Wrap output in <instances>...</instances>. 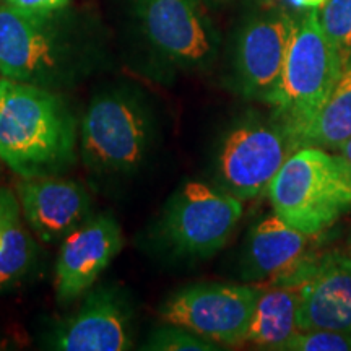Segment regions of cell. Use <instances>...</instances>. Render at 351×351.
Masks as SVG:
<instances>
[{
    "instance_id": "cell-14",
    "label": "cell",
    "mask_w": 351,
    "mask_h": 351,
    "mask_svg": "<svg viewBox=\"0 0 351 351\" xmlns=\"http://www.w3.org/2000/svg\"><path fill=\"white\" fill-rule=\"evenodd\" d=\"M19 200L26 221L44 243H59L90 218L91 199L75 181L41 176L19 184Z\"/></svg>"
},
{
    "instance_id": "cell-19",
    "label": "cell",
    "mask_w": 351,
    "mask_h": 351,
    "mask_svg": "<svg viewBox=\"0 0 351 351\" xmlns=\"http://www.w3.org/2000/svg\"><path fill=\"white\" fill-rule=\"evenodd\" d=\"M324 33L341 62L351 59V0H327L319 8Z\"/></svg>"
},
{
    "instance_id": "cell-3",
    "label": "cell",
    "mask_w": 351,
    "mask_h": 351,
    "mask_svg": "<svg viewBox=\"0 0 351 351\" xmlns=\"http://www.w3.org/2000/svg\"><path fill=\"white\" fill-rule=\"evenodd\" d=\"M341 67L343 62L320 25L319 10L296 16L282 77L267 99L274 117L291 134L296 147L332 93Z\"/></svg>"
},
{
    "instance_id": "cell-5",
    "label": "cell",
    "mask_w": 351,
    "mask_h": 351,
    "mask_svg": "<svg viewBox=\"0 0 351 351\" xmlns=\"http://www.w3.org/2000/svg\"><path fill=\"white\" fill-rule=\"evenodd\" d=\"M298 150L291 134L271 119L247 117L223 135L215 158L219 189L239 200H254L269 187L287 160Z\"/></svg>"
},
{
    "instance_id": "cell-12",
    "label": "cell",
    "mask_w": 351,
    "mask_h": 351,
    "mask_svg": "<svg viewBox=\"0 0 351 351\" xmlns=\"http://www.w3.org/2000/svg\"><path fill=\"white\" fill-rule=\"evenodd\" d=\"M122 249L119 223L111 215H96L62 241L56 262L54 288L59 302L86 293Z\"/></svg>"
},
{
    "instance_id": "cell-16",
    "label": "cell",
    "mask_w": 351,
    "mask_h": 351,
    "mask_svg": "<svg viewBox=\"0 0 351 351\" xmlns=\"http://www.w3.org/2000/svg\"><path fill=\"white\" fill-rule=\"evenodd\" d=\"M254 285L258 287V296L245 341L257 348L280 351L285 341L300 330L301 289L287 285Z\"/></svg>"
},
{
    "instance_id": "cell-2",
    "label": "cell",
    "mask_w": 351,
    "mask_h": 351,
    "mask_svg": "<svg viewBox=\"0 0 351 351\" xmlns=\"http://www.w3.org/2000/svg\"><path fill=\"white\" fill-rule=\"evenodd\" d=\"M274 213L309 236L322 234L351 212V163L340 153L300 148L269 187Z\"/></svg>"
},
{
    "instance_id": "cell-13",
    "label": "cell",
    "mask_w": 351,
    "mask_h": 351,
    "mask_svg": "<svg viewBox=\"0 0 351 351\" xmlns=\"http://www.w3.org/2000/svg\"><path fill=\"white\" fill-rule=\"evenodd\" d=\"M130 345V311L119 293L108 288L90 293L47 340V348L60 351H124Z\"/></svg>"
},
{
    "instance_id": "cell-8",
    "label": "cell",
    "mask_w": 351,
    "mask_h": 351,
    "mask_svg": "<svg viewBox=\"0 0 351 351\" xmlns=\"http://www.w3.org/2000/svg\"><path fill=\"white\" fill-rule=\"evenodd\" d=\"M257 296V285H192L166 300L161 317L218 345H239L245 341Z\"/></svg>"
},
{
    "instance_id": "cell-25",
    "label": "cell",
    "mask_w": 351,
    "mask_h": 351,
    "mask_svg": "<svg viewBox=\"0 0 351 351\" xmlns=\"http://www.w3.org/2000/svg\"><path fill=\"white\" fill-rule=\"evenodd\" d=\"M337 153H340L341 156H345L346 160H348L350 163H351V138L348 140V142H345L343 145H341V147L339 148V152H337Z\"/></svg>"
},
{
    "instance_id": "cell-6",
    "label": "cell",
    "mask_w": 351,
    "mask_h": 351,
    "mask_svg": "<svg viewBox=\"0 0 351 351\" xmlns=\"http://www.w3.org/2000/svg\"><path fill=\"white\" fill-rule=\"evenodd\" d=\"M59 20L60 13L38 19L0 3V75L49 90L72 75L73 44Z\"/></svg>"
},
{
    "instance_id": "cell-17",
    "label": "cell",
    "mask_w": 351,
    "mask_h": 351,
    "mask_svg": "<svg viewBox=\"0 0 351 351\" xmlns=\"http://www.w3.org/2000/svg\"><path fill=\"white\" fill-rule=\"evenodd\" d=\"M351 138V59L343 64L332 93L301 134L298 147L339 152ZM298 148V150H300Z\"/></svg>"
},
{
    "instance_id": "cell-20",
    "label": "cell",
    "mask_w": 351,
    "mask_h": 351,
    "mask_svg": "<svg viewBox=\"0 0 351 351\" xmlns=\"http://www.w3.org/2000/svg\"><path fill=\"white\" fill-rule=\"evenodd\" d=\"M152 351H215L218 343L205 339L186 327L166 322L165 327L156 328L142 346Z\"/></svg>"
},
{
    "instance_id": "cell-22",
    "label": "cell",
    "mask_w": 351,
    "mask_h": 351,
    "mask_svg": "<svg viewBox=\"0 0 351 351\" xmlns=\"http://www.w3.org/2000/svg\"><path fill=\"white\" fill-rule=\"evenodd\" d=\"M3 2L23 15L47 19V16H56L62 13L70 0H3Z\"/></svg>"
},
{
    "instance_id": "cell-9",
    "label": "cell",
    "mask_w": 351,
    "mask_h": 351,
    "mask_svg": "<svg viewBox=\"0 0 351 351\" xmlns=\"http://www.w3.org/2000/svg\"><path fill=\"white\" fill-rule=\"evenodd\" d=\"M134 12L147 41L168 62L197 69L213 60L218 38L197 0H134Z\"/></svg>"
},
{
    "instance_id": "cell-23",
    "label": "cell",
    "mask_w": 351,
    "mask_h": 351,
    "mask_svg": "<svg viewBox=\"0 0 351 351\" xmlns=\"http://www.w3.org/2000/svg\"><path fill=\"white\" fill-rule=\"evenodd\" d=\"M20 213L21 205L16 195L12 191H7V189H0V221Z\"/></svg>"
},
{
    "instance_id": "cell-15",
    "label": "cell",
    "mask_w": 351,
    "mask_h": 351,
    "mask_svg": "<svg viewBox=\"0 0 351 351\" xmlns=\"http://www.w3.org/2000/svg\"><path fill=\"white\" fill-rule=\"evenodd\" d=\"M300 289V330L326 328L351 333V257L324 254Z\"/></svg>"
},
{
    "instance_id": "cell-4",
    "label": "cell",
    "mask_w": 351,
    "mask_h": 351,
    "mask_svg": "<svg viewBox=\"0 0 351 351\" xmlns=\"http://www.w3.org/2000/svg\"><path fill=\"white\" fill-rule=\"evenodd\" d=\"M152 145V119L142 101L108 91L91 101L80 129L85 165L99 174H124L143 163Z\"/></svg>"
},
{
    "instance_id": "cell-1",
    "label": "cell",
    "mask_w": 351,
    "mask_h": 351,
    "mask_svg": "<svg viewBox=\"0 0 351 351\" xmlns=\"http://www.w3.org/2000/svg\"><path fill=\"white\" fill-rule=\"evenodd\" d=\"M77 121L49 88L0 77V160L21 178L64 173L75 161Z\"/></svg>"
},
{
    "instance_id": "cell-24",
    "label": "cell",
    "mask_w": 351,
    "mask_h": 351,
    "mask_svg": "<svg viewBox=\"0 0 351 351\" xmlns=\"http://www.w3.org/2000/svg\"><path fill=\"white\" fill-rule=\"evenodd\" d=\"M285 2L288 3V5L298 8V10H319L320 7L324 5V3L327 2V0H285Z\"/></svg>"
},
{
    "instance_id": "cell-18",
    "label": "cell",
    "mask_w": 351,
    "mask_h": 351,
    "mask_svg": "<svg viewBox=\"0 0 351 351\" xmlns=\"http://www.w3.org/2000/svg\"><path fill=\"white\" fill-rule=\"evenodd\" d=\"M34 252L36 245L32 236L21 226L20 218L13 219L0 243V287H7L26 274L34 261Z\"/></svg>"
},
{
    "instance_id": "cell-26",
    "label": "cell",
    "mask_w": 351,
    "mask_h": 351,
    "mask_svg": "<svg viewBox=\"0 0 351 351\" xmlns=\"http://www.w3.org/2000/svg\"><path fill=\"white\" fill-rule=\"evenodd\" d=\"M0 163H2V160H0Z\"/></svg>"
},
{
    "instance_id": "cell-10",
    "label": "cell",
    "mask_w": 351,
    "mask_h": 351,
    "mask_svg": "<svg viewBox=\"0 0 351 351\" xmlns=\"http://www.w3.org/2000/svg\"><path fill=\"white\" fill-rule=\"evenodd\" d=\"M296 16L271 7L249 16L234 46V78L239 93L267 103L278 85Z\"/></svg>"
},
{
    "instance_id": "cell-21",
    "label": "cell",
    "mask_w": 351,
    "mask_h": 351,
    "mask_svg": "<svg viewBox=\"0 0 351 351\" xmlns=\"http://www.w3.org/2000/svg\"><path fill=\"white\" fill-rule=\"evenodd\" d=\"M280 351H351V333L326 328L298 330Z\"/></svg>"
},
{
    "instance_id": "cell-11",
    "label": "cell",
    "mask_w": 351,
    "mask_h": 351,
    "mask_svg": "<svg viewBox=\"0 0 351 351\" xmlns=\"http://www.w3.org/2000/svg\"><path fill=\"white\" fill-rule=\"evenodd\" d=\"M285 223L278 215L261 219L249 231L241 261L245 282L300 287L314 274L324 254L313 251V239Z\"/></svg>"
},
{
    "instance_id": "cell-7",
    "label": "cell",
    "mask_w": 351,
    "mask_h": 351,
    "mask_svg": "<svg viewBox=\"0 0 351 351\" xmlns=\"http://www.w3.org/2000/svg\"><path fill=\"white\" fill-rule=\"evenodd\" d=\"M243 212V200L223 189L187 182L166 205L161 241L179 257H210L228 243Z\"/></svg>"
}]
</instances>
